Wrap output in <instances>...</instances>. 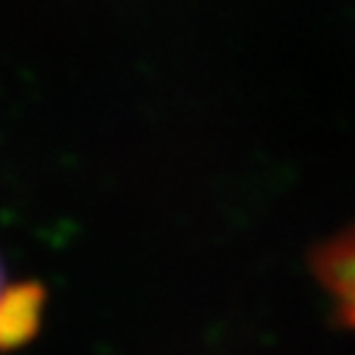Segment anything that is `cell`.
Masks as SVG:
<instances>
[{
    "instance_id": "cell-1",
    "label": "cell",
    "mask_w": 355,
    "mask_h": 355,
    "mask_svg": "<svg viewBox=\"0 0 355 355\" xmlns=\"http://www.w3.org/2000/svg\"><path fill=\"white\" fill-rule=\"evenodd\" d=\"M45 291L37 283H9L0 263V349H15L40 327Z\"/></svg>"
},
{
    "instance_id": "cell-2",
    "label": "cell",
    "mask_w": 355,
    "mask_h": 355,
    "mask_svg": "<svg viewBox=\"0 0 355 355\" xmlns=\"http://www.w3.org/2000/svg\"><path fill=\"white\" fill-rule=\"evenodd\" d=\"M313 272L333 294L341 322L355 324V227L330 238L316 252Z\"/></svg>"
}]
</instances>
